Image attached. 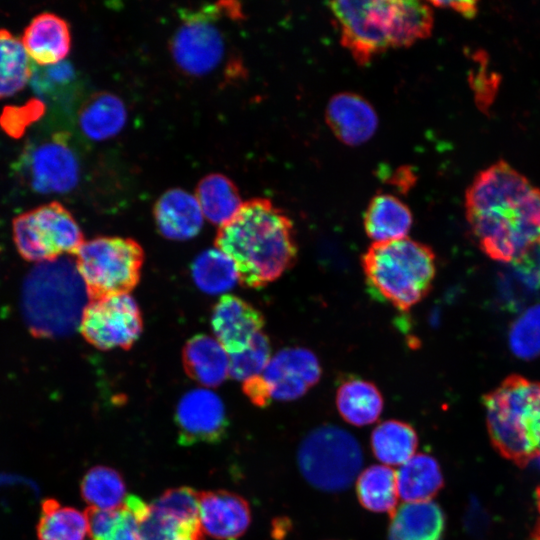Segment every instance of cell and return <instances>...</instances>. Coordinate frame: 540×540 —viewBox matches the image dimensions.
Listing matches in <instances>:
<instances>
[{"instance_id":"1","label":"cell","mask_w":540,"mask_h":540,"mask_svg":"<svg viewBox=\"0 0 540 540\" xmlns=\"http://www.w3.org/2000/svg\"><path fill=\"white\" fill-rule=\"evenodd\" d=\"M465 213L479 248L492 260L513 263L540 245V188L503 160L474 177Z\"/></svg>"},{"instance_id":"2","label":"cell","mask_w":540,"mask_h":540,"mask_svg":"<svg viewBox=\"0 0 540 540\" xmlns=\"http://www.w3.org/2000/svg\"><path fill=\"white\" fill-rule=\"evenodd\" d=\"M215 247L233 260L239 283L252 289L277 280L294 265L298 254L291 219L264 198L245 201L219 227Z\"/></svg>"},{"instance_id":"3","label":"cell","mask_w":540,"mask_h":540,"mask_svg":"<svg viewBox=\"0 0 540 540\" xmlns=\"http://www.w3.org/2000/svg\"><path fill=\"white\" fill-rule=\"evenodd\" d=\"M341 44L359 64L391 48L413 45L433 28V11L414 0L335 1L329 3Z\"/></svg>"},{"instance_id":"4","label":"cell","mask_w":540,"mask_h":540,"mask_svg":"<svg viewBox=\"0 0 540 540\" xmlns=\"http://www.w3.org/2000/svg\"><path fill=\"white\" fill-rule=\"evenodd\" d=\"M89 301L75 261L64 256L36 265L22 286V314L35 337L72 334Z\"/></svg>"},{"instance_id":"5","label":"cell","mask_w":540,"mask_h":540,"mask_svg":"<svg viewBox=\"0 0 540 540\" xmlns=\"http://www.w3.org/2000/svg\"><path fill=\"white\" fill-rule=\"evenodd\" d=\"M494 447L517 464L540 456V382L509 375L483 399Z\"/></svg>"},{"instance_id":"6","label":"cell","mask_w":540,"mask_h":540,"mask_svg":"<svg viewBox=\"0 0 540 540\" xmlns=\"http://www.w3.org/2000/svg\"><path fill=\"white\" fill-rule=\"evenodd\" d=\"M362 267L373 292L402 311L427 296L436 274L432 249L408 237L373 243L362 256Z\"/></svg>"},{"instance_id":"7","label":"cell","mask_w":540,"mask_h":540,"mask_svg":"<svg viewBox=\"0 0 540 540\" xmlns=\"http://www.w3.org/2000/svg\"><path fill=\"white\" fill-rule=\"evenodd\" d=\"M297 462L311 486L325 492H340L359 476L363 453L357 439L347 430L322 425L301 441Z\"/></svg>"},{"instance_id":"8","label":"cell","mask_w":540,"mask_h":540,"mask_svg":"<svg viewBox=\"0 0 540 540\" xmlns=\"http://www.w3.org/2000/svg\"><path fill=\"white\" fill-rule=\"evenodd\" d=\"M144 251L135 240L97 237L84 241L75 254L77 270L90 300L129 294L138 284Z\"/></svg>"},{"instance_id":"9","label":"cell","mask_w":540,"mask_h":540,"mask_svg":"<svg viewBox=\"0 0 540 540\" xmlns=\"http://www.w3.org/2000/svg\"><path fill=\"white\" fill-rule=\"evenodd\" d=\"M12 231L19 254L37 264L75 255L84 243L78 223L59 202L18 215L13 219Z\"/></svg>"},{"instance_id":"10","label":"cell","mask_w":540,"mask_h":540,"mask_svg":"<svg viewBox=\"0 0 540 540\" xmlns=\"http://www.w3.org/2000/svg\"><path fill=\"white\" fill-rule=\"evenodd\" d=\"M79 330L84 339L97 349L127 350L142 333V314L130 294L90 300L84 309Z\"/></svg>"},{"instance_id":"11","label":"cell","mask_w":540,"mask_h":540,"mask_svg":"<svg viewBox=\"0 0 540 540\" xmlns=\"http://www.w3.org/2000/svg\"><path fill=\"white\" fill-rule=\"evenodd\" d=\"M216 8L187 15L172 36L170 50L179 69L191 76L215 70L225 54L222 32L214 24Z\"/></svg>"},{"instance_id":"12","label":"cell","mask_w":540,"mask_h":540,"mask_svg":"<svg viewBox=\"0 0 540 540\" xmlns=\"http://www.w3.org/2000/svg\"><path fill=\"white\" fill-rule=\"evenodd\" d=\"M175 422L182 445L219 442L228 419L221 398L207 388L185 393L177 404Z\"/></svg>"},{"instance_id":"13","label":"cell","mask_w":540,"mask_h":540,"mask_svg":"<svg viewBox=\"0 0 540 540\" xmlns=\"http://www.w3.org/2000/svg\"><path fill=\"white\" fill-rule=\"evenodd\" d=\"M261 377L271 400L291 401L302 397L319 381L321 366L310 350L285 348L271 357Z\"/></svg>"},{"instance_id":"14","label":"cell","mask_w":540,"mask_h":540,"mask_svg":"<svg viewBox=\"0 0 540 540\" xmlns=\"http://www.w3.org/2000/svg\"><path fill=\"white\" fill-rule=\"evenodd\" d=\"M31 187L40 193H65L78 183L79 165L64 138L55 136L38 145L28 158Z\"/></svg>"},{"instance_id":"15","label":"cell","mask_w":540,"mask_h":540,"mask_svg":"<svg viewBox=\"0 0 540 540\" xmlns=\"http://www.w3.org/2000/svg\"><path fill=\"white\" fill-rule=\"evenodd\" d=\"M264 324L258 309L231 294L222 295L212 309V331L229 355L244 351Z\"/></svg>"},{"instance_id":"16","label":"cell","mask_w":540,"mask_h":540,"mask_svg":"<svg viewBox=\"0 0 540 540\" xmlns=\"http://www.w3.org/2000/svg\"><path fill=\"white\" fill-rule=\"evenodd\" d=\"M199 520L204 534L237 540L248 529L251 511L241 496L224 490L199 492Z\"/></svg>"},{"instance_id":"17","label":"cell","mask_w":540,"mask_h":540,"mask_svg":"<svg viewBox=\"0 0 540 540\" xmlns=\"http://www.w3.org/2000/svg\"><path fill=\"white\" fill-rule=\"evenodd\" d=\"M325 118L334 135L349 146L367 142L378 127V116L373 106L362 96L351 92L331 97Z\"/></svg>"},{"instance_id":"18","label":"cell","mask_w":540,"mask_h":540,"mask_svg":"<svg viewBox=\"0 0 540 540\" xmlns=\"http://www.w3.org/2000/svg\"><path fill=\"white\" fill-rule=\"evenodd\" d=\"M153 213L158 231L170 240L183 241L195 237L204 222L195 195L181 188L165 191L156 201Z\"/></svg>"},{"instance_id":"19","label":"cell","mask_w":540,"mask_h":540,"mask_svg":"<svg viewBox=\"0 0 540 540\" xmlns=\"http://www.w3.org/2000/svg\"><path fill=\"white\" fill-rule=\"evenodd\" d=\"M21 41L29 58L38 65L58 64L70 52V28L60 16L43 12L26 26Z\"/></svg>"},{"instance_id":"20","label":"cell","mask_w":540,"mask_h":540,"mask_svg":"<svg viewBox=\"0 0 540 540\" xmlns=\"http://www.w3.org/2000/svg\"><path fill=\"white\" fill-rule=\"evenodd\" d=\"M149 504L128 495L122 506L113 510L88 507L85 510L89 540H141V523Z\"/></svg>"},{"instance_id":"21","label":"cell","mask_w":540,"mask_h":540,"mask_svg":"<svg viewBox=\"0 0 540 540\" xmlns=\"http://www.w3.org/2000/svg\"><path fill=\"white\" fill-rule=\"evenodd\" d=\"M182 362L186 374L207 388L221 385L229 376V354L215 337L206 334L186 342Z\"/></svg>"},{"instance_id":"22","label":"cell","mask_w":540,"mask_h":540,"mask_svg":"<svg viewBox=\"0 0 540 540\" xmlns=\"http://www.w3.org/2000/svg\"><path fill=\"white\" fill-rule=\"evenodd\" d=\"M445 528L443 511L429 500L401 505L390 517L388 540H441Z\"/></svg>"},{"instance_id":"23","label":"cell","mask_w":540,"mask_h":540,"mask_svg":"<svg viewBox=\"0 0 540 540\" xmlns=\"http://www.w3.org/2000/svg\"><path fill=\"white\" fill-rule=\"evenodd\" d=\"M412 223L409 207L391 194L374 196L364 213V229L374 243L407 237Z\"/></svg>"},{"instance_id":"24","label":"cell","mask_w":540,"mask_h":540,"mask_svg":"<svg viewBox=\"0 0 540 540\" xmlns=\"http://www.w3.org/2000/svg\"><path fill=\"white\" fill-rule=\"evenodd\" d=\"M127 122V109L120 97L110 92L92 95L81 107L78 124L82 133L94 141L110 139Z\"/></svg>"},{"instance_id":"25","label":"cell","mask_w":540,"mask_h":540,"mask_svg":"<svg viewBox=\"0 0 540 540\" xmlns=\"http://www.w3.org/2000/svg\"><path fill=\"white\" fill-rule=\"evenodd\" d=\"M399 497L408 502L429 501L443 486V476L435 458L416 454L396 472Z\"/></svg>"},{"instance_id":"26","label":"cell","mask_w":540,"mask_h":540,"mask_svg":"<svg viewBox=\"0 0 540 540\" xmlns=\"http://www.w3.org/2000/svg\"><path fill=\"white\" fill-rule=\"evenodd\" d=\"M383 405L379 389L363 379L347 380L337 390V409L341 417L354 426L374 423L382 413Z\"/></svg>"},{"instance_id":"27","label":"cell","mask_w":540,"mask_h":540,"mask_svg":"<svg viewBox=\"0 0 540 540\" xmlns=\"http://www.w3.org/2000/svg\"><path fill=\"white\" fill-rule=\"evenodd\" d=\"M194 195L204 218L219 227L231 220L244 203L235 184L220 173L203 177Z\"/></svg>"},{"instance_id":"28","label":"cell","mask_w":540,"mask_h":540,"mask_svg":"<svg viewBox=\"0 0 540 540\" xmlns=\"http://www.w3.org/2000/svg\"><path fill=\"white\" fill-rule=\"evenodd\" d=\"M356 492L365 509L391 517L399 497L396 472L387 465H371L357 477Z\"/></svg>"},{"instance_id":"29","label":"cell","mask_w":540,"mask_h":540,"mask_svg":"<svg viewBox=\"0 0 540 540\" xmlns=\"http://www.w3.org/2000/svg\"><path fill=\"white\" fill-rule=\"evenodd\" d=\"M417 445L415 430L399 420L381 422L371 434L372 451L387 466L404 464L414 455Z\"/></svg>"},{"instance_id":"30","label":"cell","mask_w":540,"mask_h":540,"mask_svg":"<svg viewBox=\"0 0 540 540\" xmlns=\"http://www.w3.org/2000/svg\"><path fill=\"white\" fill-rule=\"evenodd\" d=\"M87 531L85 513L63 506L53 498L42 501L37 524L38 540H84Z\"/></svg>"},{"instance_id":"31","label":"cell","mask_w":540,"mask_h":540,"mask_svg":"<svg viewBox=\"0 0 540 540\" xmlns=\"http://www.w3.org/2000/svg\"><path fill=\"white\" fill-rule=\"evenodd\" d=\"M191 275L201 291L212 295L225 293L239 282L235 263L217 248L207 249L194 259Z\"/></svg>"},{"instance_id":"32","label":"cell","mask_w":540,"mask_h":540,"mask_svg":"<svg viewBox=\"0 0 540 540\" xmlns=\"http://www.w3.org/2000/svg\"><path fill=\"white\" fill-rule=\"evenodd\" d=\"M31 76V61L21 39L0 29V100L21 91Z\"/></svg>"},{"instance_id":"33","label":"cell","mask_w":540,"mask_h":540,"mask_svg":"<svg viewBox=\"0 0 540 540\" xmlns=\"http://www.w3.org/2000/svg\"><path fill=\"white\" fill-rule=\"evenodd\" d=\"M81 495L90 507L113 510L125 502L126 486L121 474L107 466H94L81 482Z\"/></svg>"},{"instance_id":"34","label":"cell","mask_w":540,"mask_h":540,"mask_svg":"<svg viewBox=\"0 0 540 540\" xmlns=\"http://www.w3.org/2000/svg\"><path fill=\"white\" fill-rule=\"evenodd\" d=\"M149 506L141 523V540H205L200 521L181 519Z\"/></svg>"},{"instance_id":"35","label":"cell","mask_w":540,"mask_h":540,"mask_svg":"<svg viewBox=\"0 0 540 540\" xmlns=\"http://www.w3.org/2000/svg\"><path fill=\"white\" fill-rule=\"evenodd\" d=\"M271 359V344L263 332L242 352L229 355V376L238 381L262 374Z\"/></svg>"},{"instance_id":"36","label":"cell","mask_w":540,"mask_h":540,"mask_svg":"<svg viewBox=\"0 0 540 540\" xmlns=\"http://www.w3.org/2000/svg\"><path fill=\"white\" fill-rule=\"evenodd\" d=\"M509 345L522 359L540 356V304L527 309L511 326Z\"/></svg>"},{"instance_id":"37","label":"cell","mask_w":540,"mask_h":540,"mask_svg":"<svg viewBox=\"0 0 540 540\" xmlns=\"http://www.w3.org/2000/svg\"><path fill=\"white\" fill-rule=\"evenodd\" d=\"M150 505L181 519L200 521L199 492L190 487L168 489Z\"/></svg>"},{"instance_id":"38","label":"cell","mask_w":540,"mask_h":540,"mask_svg":"<svg viewBox=\"0 0 540 540\" xmlns=\"http://www.w3.org/2000/svg\"><path fill=\"white\" fill-rule=\"evenodd\" d=\"M514 266L524 281L533 288L540 287V245L516 260Z\"/></svg>"},{"instance_id":"39","label":"cell","mask_w":540,"mask_h":540,"mask_svg":"<svg viewBox=\"0 0 540 540\" xmlns=\"http://www.w3.org/2000/svg\"><path fill=\"white\" fill-rule=\"evenodd\" d=\"M243 392L253 404L259 407H265L271 401L261 374L245 380L243 382Z\"/></svg>"},{"instance_id":"40","label":"cell","mask_w":540,"mask_h":540,"mask_svg":"<svg viewBox=\"0 0 540 540\" xmlns=\"http://www.w3.org/2000/svg\"><path fill=\"white\" fill-rule=\"evenodd\" d=\"M431 4L438 7L450 8L467 18L474 17L478 11L477 2L475 1H441L431 2Z\"/></svg>"},{"instance_id":"41","label":"cell","mask_w":540,"mask_h":540,"mask_svg":"<svg viewBox=\"0 0 540 540\" xmlns=\"http://www.w3.org/2000/svg\"><path fill=\"white\" fill-rule=\"evenodd\" d=\"M536 502H537V508H538V512H539V515H540V486L537 488V491H536ZM534 537H540V523H539V526L535 532V536Z\"/></svg>"},{"instance_id":"42","label":"cell","mask_w":540,"mask_h":540,"mask_svg":"<svg viewBox=\"0 0 540 540\" xmlns=\"http://www.w3.org/2000/svg\"><path fill=\"white\" fill-rule=\"evenodd\" d=\"M537 460H538V464L540 466V456L537 458Z\"/></svg>"},{"instance_id":"43","label":"cell","mask_w":540,"mask_h":540,"mask_svg":"<svg viewBox=\"0 0 540 540\" xmlns=\"http://www.w3.org/2000/svg\"><path fill=\"white\" fill-rule=\"evenodd\" d=\"M534 540H540V537H534Z\"/></svg>"}]
</instances>
